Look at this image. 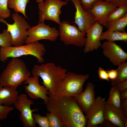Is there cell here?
Listing matches in <instances>:
<instances>
[{
	"mask_svg": "<svg viewBox=\"0 0 127 127\" xmlns=\"http://www.w3.org/2000/svg\"><path fill=\"white\" fill-rule=\"evenodd\" d=\"M103 29V26L96 21L87 30L86 32L87 38L84 46V53L97 50L101 47L102 44L100 39Z\"/></svg>",
	"mask_w": 127,
	"mask_h": 127,
	"instance_id": "5bb4252c",
	"label": "cell"
},
{
	"mask_svg": "<svg viewBox=\"0 0 127 127\" xmlns=\"http://www.w3.org/2000/svg\"><path fill=\"white\" fill-rule=\"evenodd\" d=\"M59 35L60 40L66 45H73L79 47L84 46L86 41L85 34L75 25H71L67 20L59 24Z\"/></svg>",
	"mask_w": 127,
	"mask_h": 127,
	"instance_id": "52a82bcc",
	"label": "cell"
},
{
	"mask_svg": "<svg viewBox=\"0 0 127 127\" xmlns=\"http://www.w3.org/2000/svg\"><path fill=\"white\" fill-rule=\"evenodd\" d=\"M110 2L117 7L127 5V0H110Z\"/></svg>",
	"mask_w": 127,
	"mask_h": 127,
	"instance_id": "d590c367",
	"label": "cell"
},
{
	"mask_svg": "<svg viewBox=\"0 0 127 127\" xmlns=\"http://www.w3.org/2000/svg\"><path fill=\"white\" fill-rule=\"evenodd\" d=\"M39 76L35 75L28 77L23 83L28 85L24 86L25 91L31 98L38 99L40 98L43 100L45 104L47 102L49 95L48 89L44 85H40L39 83Z\"/></svg>",
	"mask_w": 127,
	"mask_h": 127,
	"instance_id": "7c38bea8",
	"label": "cell"
},
{
	"mask_svg": "<svg viewBox=\"0 0 127 127\" xmlns=\"http://www.w3.org/2000/svg\"><path fill=\"white\" fill-rule=\"evenodd\" d=\"M48 97L46 104L47 110L57 116L64 127H86L87 120L74 97Z\"/></svg>",
	"mask_w": 127,
	"mask_h": 127,
	"instance_id": "6da1fadb",
	"label": "cell"
},
{
	"mask_svg": "<svg viewBox=\"0 0 127 127\" xmlns=\"http://www.w3.org/2000/svg\"><path fill=\"white\" fill-rule=\"evenodd\" d=\"M94 89V85L89 82L84 91L74 97L87 118L95 101Z\"/></svg>",
	"mask_w": 127,
	"mask_h": 127,
	"instance_id": "e0dca14e",
	"label": "cell"
},
{
	"mask_svg": "<svg viewBox=\"0 0 127 127\" xmlns=\"http://www.w3.org/2000/svg\"><path fill=\"white\" fill-rule=\"evenodd\" d=\"M66 0V1L67 2H68L70 0Z\"/></svg>",
	"mask_w": 127,
	"mask_h": 127,
	"instance_id": "f35d334b",
	"label": "cell"
},
{
	"mask_svg": "<svg viewBox=\"0 0 127 127\" xmlns=\"http://www.w3.org/2000/svg\"><path fill=\"white\" fill-rule=\"evenodd\" d=\"M76 9L75 13L74 22L79 30L86 34L87 30L96 22L93 14L88 10L82 7L80 0H71Z\"/></svg>",
	"mask_w": 127,
	"mask_h": 127,
	"instance_id": "8fae6325",
	"label": "cell"
},
{
	"mask_svg": "<svg viewBox=\"0 0 127 127\" xmlns=\"http://www.w3.org/2000/svg\"><path fill=\"white\" fill-rule=\"evenodd\" d=\"M104 118L115 126L127 127V119L120 109L105 101L103 112Z\"/></svg>",
	"mask_w": 127,
	"mask_h": 127,
	"instance_id": "ac0fdd59",
	"label": "cell"
},
{
	"mask_svg": "<svg viewBox=\"0 0 127 127\" xmlns=\"http://www.w3.org/2000/svg\"><path fill=\"white\" fill-rule=\"evenodd\" d=\"M116 86L120 92L124 91L127 89V80L119 83Z\"/></svg>",
	"mask_w": 127,
	"mask_h": 127,
	"instance_id": "e575fe53",
	"label": "cell"
},
{
	"mask_svg": "<svg viewBox=\"0 0 127 127\" xmlns=\"http://www.w3.org/2000/svg\"><path fill=\"white\" fill-rule=\"evenodd\" d=\"M117 7L110 1L98 0L94 2L91 8L88 10L93 15L96 21L106 27L108 15L111 12L116 9Z\"/></svg>",
	"mask_w": 127,
	"mask_h": 127,
	"instance_id": "9a60e30c",
	"label": "cell"
},
{
	"mask_svg": "<svg viewBox=\"0 0 127 127\" xmlns=\"http://www.w3.org/2000/svg\"><path fill=\"white\" fill-rule=\"evenodd\" d=\"M28 31V36L25 42L26 44L42 40L54 41L59 36V31L56 28L50 27L44 22L39 23L36 26L31 27Z\"/></svg>",
	"mask_w": 127,
	"mask_h": 127,
	"instance_id": "9c48e42d",
	"label": "cell"
},
{
	"mask_svg": "<svg viewBox=\"0 0 127 127\" xmlns=\"http://www.w3.org/2000/svg\"><path fill=\"white\" fill-rule=\"evenodd\" d=\"M44 0H36V2L39 3L43 2Z\"/></svg>",
	"mask_w": 127,
	"mask_h": 127,
	"instance_id": "74e56055",
	"label": "cell"
},
{
	"mask_svg": "<svg viewBox=\"0 0 127 127\" xmlns=\"http://www.w3.org/2000/svg\"><path fill=\"white\" fill-rule=\"evenodd\" d=\"M120 92L117 87H112L109 92V97L106 102L112 105L120 110L122 112L121 107Z\"/></svg>",
	"mask_w": 127,
	"mask_h": 127,
	"instance_id": "cb8c5ba5",
	"label": "cell"
},
{
	"mask_svg": "<svg viewBox=\"0 0 127 127\" xmlns=\"http://www.w3.org/2000/svg\"><path fill=\"white\" fill-rule=\"evenodd\" d=\"M118 7L108 14L107 18V23L121 18L127 13V5H122Z\"/></svg>",
	"mask_w": 127,
	"mask_h": 127,
	"instance_id": "d4e9b609",
	"label": "cell"
},
{
	"mask_svg": "<svg viewBox=\"0 0 127 127\" xmlns=\"http://www.w3.org/2000/svg\"><path fill=\"white\" fill-rule=\"evenodd\" d=\"M32 116L35 123H37L39 127H50L48 120L46 116H42L39 114L33 113Z\"/></svg>",
	"mask_w": 127,
	"mask_h": 127,
	"instance_id": "f1b7e54d",
	"label": "cell"
},
{
	"mask_svg": "<svg viewBox=\"0 0 127 127\" xmlns=\"http://www.w3.org/2000/svg\"><path fill=\"white\" fill-rule=\"evenodd\" d=\"M30 0H8V6L9 8L13 9L15 13L20 12L27 18L25 10L26 5Z\"/></svg>",
	"mask_w": 127,
	"mask_h": 127,
	"instance_id": "7402d4cb",
	"label": "cell"
},
{
	"mask_svg": "<svg viewBox=\"0 0 127 127\" xmlns=\"http://www.w3.org/2000/svg\"><path fill=\"white\" fill-rule=\"evenodd\" d=\"M8 0H0V19H4L9 17L11 14L8 8Z\"/></svg>",
	"mask_w": 127,
	"mask_h": 127,
	"instance_id": "83f0119b",
	"label": "cell"
},
{
	"mask_svg": "<svg viewBox=\"0 0 127 127\" xmlns=\"http://www.w3.org/2000/svg\"><path fill=\"white\" fill-rule=\"evenodd\" d=\"M105 99L98 96L89 111L87 119V127H96L104 122L103 112L105 101Z\"/></svg>",
	"mask_w": 127,
	"mask_h": 127,
	"instance_id": "2e32d148",
	"label": "cell"
},
{
	"mask_svg": "<svg viewBox=\"0 0 127 127\" xmlns=\"http://www.w3.org/2000/svg\"><path fill=\"white\" fill-rule=\"evenodd\" d=\"M46 116L48 120L50 127H63L64 126L60 118L54 114L48 112Z\"/></svg>",
	"mask_w": 127,
	"mask_h": 127,
	"instance_id": "4316f807",
	"label": "cell"
},
{
	"mask_svg": "<svg viewBox=\"0 0 127 127\" xmlns=\"http://www.w3.org/2000/svg\"><path fill=\"white\" fill-rule=\"evenodd\" d=\"M14 108L13 107L0 105V120L6 119L8 114Z\"/></svg>",
	"mask_w": 127,
	"mask_h": 127,
	"instance_id": "f546056e",
	"label": "cell"
},
{
	"mask_svg": "<svg viewBox=\"0 0 127 127\" xmlns=\"http://www.w3.org/2000/svg\"><path fill=\"white\" fill-rule=\"evenodd\" d=\"M31 74L23 60L17 58H12L1 74L0 85L17 88Z\"/></svg>",
	"mask_w": 127,
	"mask_h": 127,
	"instance_id": "3957f363",
	"label": "cell"
},
{
	"mask_svg": "<svg viewBox=\"0 0 127 127\" xmlns=\"http://www.w3.org/2000/svg\"><path fill=\"white\" fill-rule=\"evenodd\" d=\"M98 74L100 80H104L108 82H110L107 73L104 69L99 67L98 70Z\"/></svg>",
	"mask_w": 127,
	"mask_h": 127,
	"instance_id": "4dcf8cb0",
	"label": "cell"
},
{
	"mask_svg": "<svg viewBox=\"0 0 127 127\" xmlns=\"http://www.w3.org/2000/svg\"><path fill=\"white\" fill-rule=\"evenodd\" d=\"M33 103L32 100L28 98L27 94H21L19 95L17 100L14 104L15 108L20 113L19 117L24 127L36 126L32 114L38 109H31V105Z\"/></svg>",
	"mask_w": 127,
	"mask_h": 127,
	"instance_id": "30bf717a",
	"label": "cell"
},
{
	"mask_svg": "<svg viewBox=\"0 0 127 127\" xmlns=\"http://www.w3.org/2000/svg\"><path fill=\"white\" fill-rule=\"evenodd\" d=\"M67 71L66 68L50 62L40 65H34L32 73L41 77L43 81L42 83L48 91L49 95L54 97Z\"/></svg>",
	"mask_w": 127,
	"mask_h": 127,
	"instance_id": "7a4b0ae2",
	"label": "cell"
},
{
	"mask_svg": "<svg viewBox=\"0 0 127 127\" xmlns=\"http://www.w3.org/2000/svg\"><path fill=\"white\" fill-rule=\"evenodd\" d=\"M89 77L88 74L67 72L53 97L56 98L62 96L75 97L83 91V85Z\"/></svg>",
	"mask_w": 127,
	"mask_h": 127,
	"instance_id": "5b68a950",
	"label": "cell"
},
{
	"mask_svg": "<svg viewBox=\"0 0 127 127\" xmlns=\"http://www.w3.org/2000/svg\"><path fill=\"white\" fill-rule=\"evenodd\" d=\"M101 47L103 55L114 66H118L120 63L127 60V53L114 42L107 41L103 43Z\"/></svg>",
	"mask_w": 127,
	"mask_h": 127,
	"instance_id": "4fadbf2b",
	"label": "cell"
},
{
	"mask_svg": "<svg viewBox=\"0 0 127 127\" xmlns=\"http://www.w3.org/2000/svg\"><path fill=\"white\" fill-rule=\"evenodd\" d=\"M46 52L44 45L37 41L25 45L0 48V60L5 62L8 58H16L23 56L31 55L35 57L38 62L42 63Z\"/></svg>",
	"mask_w": 127,
	"mask_h": 127,
	"instance_id": "277c9868",
	"label": "cell"
},
{
	"mask_svg": "<svg viewBox=\"0 0 127 127\" xmlns=\"http://www.w3.org/2000/svg\"><path fill=\"white\" fill-rule=\"evenodd\" d=\"M104 40L111 42L116 41H122L127 43V33L125 32H122L108 29L102 33L100 40Z\"/></svg>",
	"mask_w": 127,
	"mask_h": 127,
	"instance_id": "ffe728a7",
	"label": "cell"
},
{
	"mask_svg": "<svg viewBox=\"0 0 127 127\" xmlns=\"http://www.w3.org/2000/svg\"><path fill=\"white\" fill-rule=\"evenodd\" d=\"M11 35L7 29H4L2 33H0V46L8 47L12 46Z\"/></svg>",
	"mask_w": 127,
	"mask_h": 127,
	"instance_id": "484cf974",
	"label": "cell"
},
{
	"mask_svg": "<svg viewBox=\"0 0 127 127\" xmlns=\"http://www.w3.org/2000/svg\"><path fill=\"white\" fill-rule=\"evenodd\" d=\"M116 69L117 76L115 80L111 81L112 87L116 86L119 83L127 80V63L126 62L120 63Z\"/></svg>",
	"mask_w": 127,
	"mask_h": 127,
	"instance_id": "603a6c76",
	"label": "cell"
},
{
	"mask_svg": "<svg viewBox=\"0 0 127 127\" xmlns=\"http://www.w3.org/2000/svg\"><path fill=\"white\" fill-rule=\"evenodd\" d=\"M12 18L14 21L13 24H9L4 19H0V22L7 25V30L11 36L12 45L16 46L23 45L28 36V30L31 27L25 18L18 13H13Z\"/></svg>",
	"mask_w": 127,
	"mask_h": 127,
	"instance_id": "8992f818",
	"label": "cell"
},
{
	"mask_svg": "<svg viewBox=\"0 0 127 127\" xmlns=\"http://www.w3.org/2000/svg\"><path fill=\"white\" fill-rule=\"evenodd\" d=\"M17 88L0 85V105L11 106L17 101L19 96Z\"/></svg>",
	"mask_w": 127,
	"mask_h": 127,
	"instance_id": "d6986e66",
	"label": "cell"
},
{
	"mask_svg": "<svg viewBox=\"0 0 127 127\" xmlns=\"http://www.w3.org/2000/svg\"><path fill=\"white\" fill-rule=\"evenodd\" d=\"M121 107L124 115L127 116V98L121 99Z\"/></svg>",
	"mask_w": 127,
	"mask_h": 127,
	"instance_id": "836d02e7",
	"label": "cell"
},
{
	"mask_svg": "<svg viewBox=\"0 0 127 127\" xmlns=\"http://www.w3.org/2000/svg\"><path fill=\"white\" fill-rule=\"evenodd\" d=\"M127 25V13L121 18L107 23L106 27L108 29L123 32Z\"/></svg>",
	"mask_w": 127,
	"mask_h": 127,
	"instance_id": "44dd1931",
	"label": "cell"
},
{
	"mask_svg": "<svg viewBox=\"0 0 127 127\" xmlns=\"http://www.w3.org/2000/svg\"><path fill=\"white\" fill-rule=\"evenodd\" d=\"M109 80L111 81L115 80L117 76V71L116 69H112L106 71Z\"/></svg>",
	"mask_w": 127,
	"mask_h": 127,
	"instance_id": "d6a6232c",
	"label": "cell"
},
{
	"mask_svg": "<svg viewBox=\"0 0 127 127\" xmlns=\"http://www.w3.org/2000/svg\"><path fill=\"white\" fill-rule=\"evenodd\" d=\"M98 0H80L81 6L84 9L89 10L91 8L92 4L95 1ZM110 1V0H103Z\"/></svg>",
	"mask_w": 127,
	"mask_h": 127,
	"instance_id": "1f68e13d",
	"label": "cell"
},
{
	"mask_svg": "<svg viewBox=\"0 0 127 127\" xmlns=\"http://www.w3.org/2000/svg\"><path fill=\"white\" fill-rule=\"evenodd\" d=\"M67 4L66 1L61 0H45L39 3V23L51 20L59 25L61 23L60 16L62 13L61 8Z\"/></svg>",
	"mask_w": 127,
	"mask_h": 127,
	"instance_id": "ba28073f",
	"label": "cell"
},
{
	"mask_svg": "<svg viewBox=\"0 0 127 127\" xmlns=\"http://www.w3.org/2000/svg\"><path fill=\"white\" fill-rule=\"evenodd\" d=\"M120 97L121 99L127 98V89L120 92Z\"/></svg>",
	"mask_w": 127,
	"mask_h": 127,
	"instance_id": "8d00e7d4",
	"label": "cell"
}]
</instances>
